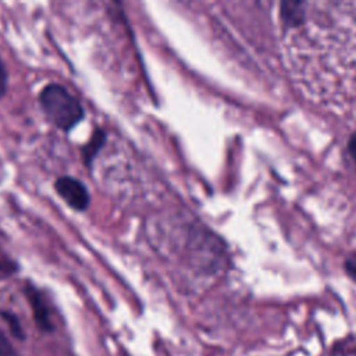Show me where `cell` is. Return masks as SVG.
Listing matches in <instances>:
<instances>
[{
    "label": "cell",
    "mask_w": 356,
    "mask_h": 356,
    "mask_svg": "<svg viewBox=\"0 0 356 356\" xmlns=\"http://www.w3.org/2000/svg\"><path fill=\"white\" fill-rule=\"evenodd\" d=\"M57 196L75 213H85L92 202L90 192L83 181L74 175H60L53 182Z\"/></svg>",
    "instance_id": "cell-2"
},
{
    "label": "cell",
    "mask_w": 356,
    "mask_h": 356,
    "mask_svg": "<svg viewBox=\"0 0 356 356\" xmlns=\"http://www.w3.org/2000/svg\"><path fill=\"white\" fill-rule=\"evenodd\" d=\"M107 142V132L102 127L93 128L89 139L81 146V159L88 171L93 170V163Z\"/></svg>",
    "instance_id": "cell-4"
},
{
    "label": "cell",
    "mask_w": 356,
    "mask_h": 356,
    "mask_svg": "<svg viewBox=\"0 0 356 356\" xmlns=\"http://www.w3.org/2000/svg\"><path fill=\"white\" fill-rule=\"evenodd\" d=\"M0 317L1 320L6 323V325L8 327L10 332H11V337L15 338L17 341H25L26 338V334H25V330L18 318V316L11 312V310H6V309H1L0 310Z\"/></svg>",
    "instance_id": "cell-5"
},
{
    "label": "cell",
    "mask_w": 356,
    "mask_h": 356,
    "mask_svg": "<svg viewBox=\"0 0 356 356\" xmlns=\"http://www.w3.org/2000/svg\"><path fill=\"white\" fill-rule=\"evenodd\" d=\"M14 346L7 335L0 330V356H14Z\"/></svg>",
    "instance_id": "cell-7"
},
{
    "label": "cell",
    "mask_w": 356,
    "mask_h": 356,
    "mask_svg": "<svg viewBox=\"0 0 356 356\" xmlns=\"http://www.w3.org/2000/svg\"><path fill=\"white\" fill-rule=\"evenodd\" d=\"M348 147H349L350 156H352V159H353V161H355V164H356V132H355V134L350 136Z\"/></svg>",
    "instance_id": "cell-10"
},
{
    "label": "cell",
    "mask_w": 356,
    "mask_h": 356,
    "mask_svg": "<svg viewBox=\"0 0 356 356\" xmlns=\"http://www.w3.org/2000/svg\"><path fill=\"white\" fill-rule=\"evenodd\" d=\"M345 270L348 275L356 282V254H352L345 261Z\"/></svg>",
    "instance_id": "cell-9"
},
{
    "label": "cell",
    "mask_w": 356,
    "mask_h": 356,
    "mask_svg": "<svg viewBox=\"0 0 356 356\" xmlns=\"http://www.w3.org/2000/svg\"><path fill=\"white\" fill-rule=\"evenodd\" d=\"M22 292L29 305V309L32 312V318L38 330L44 334L53 332L56 330V325L53 323L50 305L47 302L44 292L31 281H25Z\"/></svg>",
    "instance_id": "cell-3"
},
{
    "label": "cell",
    "mask_w": 356,
    "mask_h": 356,
    "mask_svg": "<svg viewBox=\"0 0 356 356\" xmlns=\"http://www.w3.org/2000/svg\"><path fill=\"white\" fill-rule=\"evenodd\" d=\"M7 90H8V71L3 58L0 57V102L7 95Z\"/></svg>",
    "instance_id": "cell-6"
},
{
    "label": "cell",
    "mask_w": 356,
    "mask_h": 356,
    "mask_svg": "<svg viewBox=\"0 0 356 356\" xmlns=\"http://www.w3.org/2000/svg\"><path fill=\"white\" fill-rule=\"evenodd\" d=\"M38 103L47 122L64 134H70L86 117L82 102L58 82L46 83L38 93Z\"/></svg>",
    "instance_id": "cell-1"
},
{
    "label": "cell",
    "mask_w": 356,
    "mask_h": 356,
    "mask_svg": "<svg viewBox=\"0 0 356 356\" xmlns=\"http://www.w3.org/2000/svg\"><path fill=\"white\" fill-rule=\"evenodd\" d=\"M18 271H19V266L14 260H0V274L10 275Z\"/></svg>",
    "instance_id": "cell-8"
}]
</instances>
